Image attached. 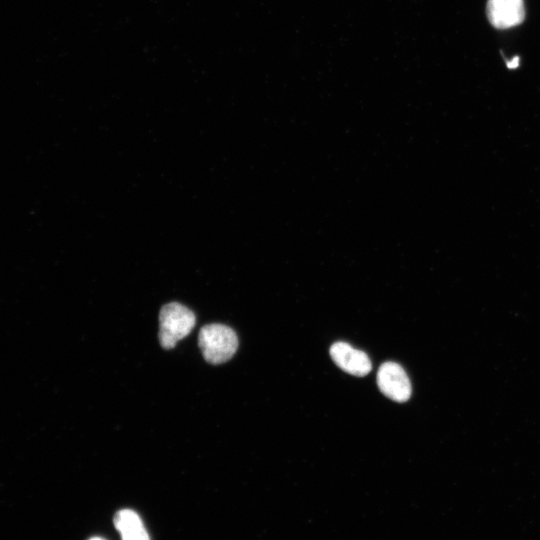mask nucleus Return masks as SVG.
Returning a JSON list of instances; mask_svg holds the SVG:
<instances>
[{
  "label": "nucleus",
  "mask_w": 540,
  "mask_h": 540,
  "mask_svg": "<svg viewBox=\"0 0 540 540\" xmlns=\"http://www.w3.org/2000/svg\"><path fill=\"white\" fill-rule=\"evenodd\" d=\"M198 344L204 359L211 364L230 360L238 348V338L230 327L223 324H208L201 328Z\"/></svg>",
  "instance_id": "f257e3e1"
},
{
  "label": "nucleus",
  "mask_w": 540,
  "mask_h": 540,
  "mask_svg": "<svg viewBox=\"0 0 540 540\" xmlns=\"http://www.w3.org/2000/svg\"><path fill=\"white\" fill-rule=\"evenodd\" d=\"M196 318L186 306L172 302L164 305L159 314V340L165 349L173 348L194 328Z\"/></svg>",
  "instance_id": "f03ea898"
},
{
  "label": "nucleus",
  "mask_w": 540,
  "mask_h": 540,
  "mask_svg": "<svg viewBox=\"0 0 540 540\" xmlns=\"http://www.w3.org/2000/svg\"><path fill=\"white\" fill-rule=\"evenodd\" d=\"M380 391L396 402H405L411 396V383L404 369L395 362L383 363L377 372Z\"/></svg>",
  "instance_id": "7ed1b4c3"
},
{
  "label": "nucleus",
  "mask_w": 540,
  "mask_h": 540,
  "mask_svg": "<svg viewBox=\"0 0 540 540\" xmlns=\"http://www.w3.org/2000/svg\"><path fill=\"white\" fill-rule=\"evenodd\" d=\"M486 15L490 24L497 29H508L521 24L525 19L523 0H488Z\"/></svg>",
  "instance_id": "20e7f679"
},
{
  "label": "nucleus",
  "mask_w": 540,
  "mask_h": 540,
  "mask_svg": "<svg viewBox=\"0 0 540 540\" xmlns=\"http://www.w3.org/2000/svg\"><path fill=\"white\" fill-rule=\"evenodd\" d=\"M330 356L343 371L354 376H365L372 368L368 355L345 342H336L330 347Z\"/></svg>",
  "instance_id": "39448f33"
},
{
  "label": "nucleus",
  "mask_w": 540,
  "mask_h": 540,
  "mask_svg": "<svg viewBox=\"0 0 540 540\" xmlns=\"http://www.w3.org/2000/svg\"><path fill=\"white\" fill-rule=\"evenodd\" d=\"M114 524L122 540H150L141 518L132 510L124 509L117 512Z\"/></svg>",
  "instance_id": "423d86ee"
},
{
  "label": "nucleus",
  "mask_w": 540,
  "mask_h": 540,
  "mask_svg": "<svg viewBox=\"0 0 540 540\" xmlns=\"http://www.w3.org/2000/svg\"><path fill=\"white\" fill-rule=\"evenodd\" d=\"M506 65H507V67L510 68V69L517 68L518 65H519V57L516 56V57H514L511 61H506Z\"/></svg>",
  "instance_id": "0eeeda50"
},
{
  "label": "nucleus",
  "mask_w": 540,
  "mask_h": 540,
  "mask_svg": "<svg viewBox=\"0 0 540 540\" xmlns=\"http://www.w3.org/2000/svg\"><path fill=\"white\" fill-rule=\"evenodd\" d=\"M89 540H103V539L98 538V537H94V538H91V539H89Z\"/></svg>",
  "instance_id": "6e6552de"
}]
</instances>
